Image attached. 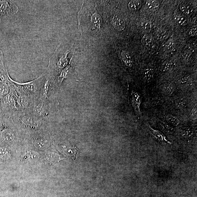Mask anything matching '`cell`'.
<instances>
[{
    "instance_id": "cell-1",
    "label": "cell",
    "mask_w": 197,
    "mask_h": 197,
    "mask_svg": "<svg viewBox=\"0 0 197 197\" xmlns=\"http://www.w3.org/2000/svg\"><path fill=\"white\" fill-rule=\"evenodd\" d=\"M72 54V47L67 44L60 43L49 59L45 70L48 74L56 77L61 70L66 67Z\"/></svg>"
},
{
    "instance_id": "cell-2",
    "label": "cell",
    "mask_w": 197,
    "mask_h": 197,
    "mask_svg": "<svg viewBox=\"0 0 197 197\" xmlns=\"http://www.w3.org/2000/svg\"><path fill=\"white\" fill-rule=\"evenodd\" d=\"M44 72L34 80L25 83L15 81L9 76L12 87L17 93L33 97L35 99L39 98L40 92L44 80Z\"/></svg>"
},
{
    "instance_id": "cell-3",
    "label": "cell",
    "mask_w": 197,
    "mask_h": 197,
    "mask_svg": "<svg viewBox=\"0 0 197 197\" xmlns=\"http://www.w3.org/2000/svg\"><path fill=\"white\" fill-rule=\"evenodd\" d=\"M12 118L17 127L30 130H37L46 123L31 112H20Z\"/></svg>"
},
{
    "instance_id": "cell-4",
    "label": "cell",
    "mask_w": 197,
    "mask_h": 197,
    "mask_svg": "<svg viewBox=\"0 0 197 197\" xmlns=\"http://www.w3.org/2000/svg\"><path fill=\"white\" fill-rule=\"evenodd\" d=\"M53 101L39 98L35 99L32 108L31 112L35 117L46 123L51 119Z\"/></svg>"
},
{
    "instance_id": "cell-5",
    "label": "cell",
    "mask_w": 197,
    "mask_h": 197,
    "mask_svg": "<svg viewBox=\"0 0 197 197\" xmlns=\"http://www.w3.org/2000/svg\"><path fill=\"white\" fill-rule=\"evenodd\" d=\"M0 107L2 115L10 118L21 112L14 97L10 92L1 99Z\"/></svg>"
},
{
    "instance_id": "cell-6",
    "label": "cell",
    "mask_w": 197,
    "mask_h": 197,
    "mask_svg": "<svg viewBox=\"0 0 197 197\" xmlns=\"http://www.w3.org/2000/svg\"><path fill=\"white\" fill-rule=\"evenodd\" d=\"M10 93L14 97L20 111L24 112H31L34 98L33 97L17 93L10 84Z\"/></svg>"
},
{
    "instance_id": "cell-7",
    "label": "cell",
    "mask_w": 197,
    "mask_h": 197,
    "mask_svg": "<svg viewBox=\"0 0 197 197\" xmlns=\"http://www.w3.org/2000/svg\"><path fill=\"white\" fill-rule=\"evenodd\" d=\"M30 141L33 147L40 150L46 149L50 145L49 139L47 135L43 132L33 133L30 136Z\"/></svg>"
},
{
    "instance_id": "cell-8",
    "label": "cell",
    "mask_w": 197,
    "mask_h": 197,
    "mask_svg": "<svg viewBox=\"0 0 197 197\" xmlns=\"http://www.w3.org/2000/svg\"><path fill=\"white\" fill-rule=\"evenodd\" d=\"M19 8L14 2L10 1H0V19L17 14Z\"/></svg>"
},
{
    "instance_id": "cell-9",
    "label": "cell",
    "mask_w": 197,
    "mask_h": 197,
    "mask_svg": "<svg viewBox=\"0 0 197 197\" xmlns=\"http://www.w3.org/2000/svg\"><path fill=\"white\" fill-rule=\"evenodd\" d=\"M132 103L136 111L138 114L140 113V106L141 103V97L140 94L138 92H134L133 94L132 98Z\"/></svg>"
},
{
    "instance_id": "cell-10",
    "label": "cell",
    "mask_w": 197,
    "mask_h": 197,
    "mask_svg": "<svg viewBox=\"0 0 197 197\" xmlns=\"http://www.w3.org/2000/svg\"><path fill=\"white\" fill-rule=\"evenodd\" d=\"M142 43L146 47L150 50H152L155 47L156 43L152 37L149 35H145L142 39Z\"/></svg>"
},
{
    "instance_id": "cell-11",
    "label": "cell",
    "mask_w": 197,
    "mask_h": 197,
    "mask_svg": "<svg viewBox=\"0 0 197 197\" xmlns=\"http://www.w3.org/2000/svg\"><path fill=\"white\" fill-rule=\"evenodd\" d=\"M111 23L114 28L119 30H122L125 28V21L120 17L117 16L114 17Z\"/></svg>"
},
{
    "instance_id": "cell-12",
    "label": "cell",
    "mask_w": 197,
    "mask_h": 197,
    "mask_svg": "<svg viewBox=\"0 0 197 197\" xmlns=\"http://www.w3.org/2000/svg\"><path fill=\"white\" fill-rule=\"evenodd\" d=\"M149 128L150 132H151L153 136L158 139V140L163 142L170 143V142L167 140L164 135L162 132H159L158 130L152 129L151 127H150Z\"/></svg>"
},
{
    "instance_id": "cell-13",
    "label": "cell",
    "mask_w": 197,
    "mask_h": 197,
    "mask_svg": "<svg viewBox=\"0 0 197 197\" xmlns=\"http://www.w3.org/2000/svg\"><path fill=\"white\" fill-rule=\"evenodd\" d=\"M10 91V82L8 83L0 82V99H1L9 93Z\"/></svg>"
},
{
    "instance_id": "cell-14",
    "label": "cell",
    "mask_w": 197,
    "mask_h": 197,
    "mask_svg": "<svg viewBox=\"0 0 197 197\" xmlns=\"http://www.w3.org/2000/svg\"><path fill=\"white\" fill-rule=\"evenodd\" d=\"M10 153L7 148L0 146V160L6 161L10 159Z\"/></svg>"
},
{
    "instance_id": "cell-15",
    "label": "cell",
    "mask_w": 197,
    "mask_h": 197,
    "mask_svg": "<svg viewBox=\"0 0 197 197\" xmlns=\"http://www.w3.org/2000/svg\"><path fill=\"white\" fill-rule=\"evenodd\" d=\"M121 56L125 65L129 67H131L133 64V60L131 56L129 53L122 51L121 53Z\"/></svg>"
},
{
    "instance_id": "cell-16",
    "label": "cell",
    "mask_w": 197,
    "mask_h": 197,
    "mask_svg": "<svg viewBox=\"0 0 197 197\" xmlns=\"http://www.w3.org/2000/svg\"><path fill=\"white\" fill-rule=\"evenodd\" d=\"M145 6L148 9L154 11L159 8L160 3L157 1H147L146 2Z\"/></svg>"
},
{
    "instance_id": "cell-17",
    "label": "cell",
    "mask_w": 197,
    "mask_h": 197,
    "mask_svg": "<svg viewBox=\"0 0 197 197\" xmlns=\"http://www.w3.org/2000/svg\"><path fill=\"white\" fill-rule=\"evenodd\" d=\"M158 125L163 131L168 134H172L174 132L173 128L162 121H159L158 122Z\"/></svg>"
},
{
    "instance_id": "cell-18",
    "label": "cell",
    "mask_w": 197,
    "mask_h": 197,
    "mask_svg": "<svg viewBox=\"0 0 197 197\" xmlns=\"http://www.w3.org/2000/svg\"><path fill=\"white\" fill-rule=\"evenodd\" d=\"M91 21L92 25L98 28L100 27L102 20L101 17L98 14L95 13L91 17Z\"/></svg>"
},
{
    "instance_id": "cell-19",
    "label": "cell",
    "mask_w": 197,
    "mask_h": 197,
    "mask_svg": "<svg viewBox=\"0 0 197 197\" xmlns=\"http://www.w3.org/2000/svg\"><path fill=\"white\" fill-rule=\"evenodd\" d=\"M174 19L177 23L181 25L184 26L189 23V20L186 17L181 15H175Z\"/></svg>"
},
{
    "instance_id": "cell-20",
    "label": "cell",
    "mask_w": 197,
    "mask_h": 197,
    "mask_svg": "<svg viewBox=\"0 0 197 197\" xmlns=\"http://www.w3.org/2000/svg\"><path fill=\"white\" fill-rule=\"evenodd\" d=\"M165 119L168 122L174 126H178L180 123L179 119L172 115H167L165 117Z\"/></svg>"
},
{
    "instance_id": "cell-21",
    "label": "cell",
    "mask_w": 197,
    "mask_h": 197,
    "mask_svg": "<svg viewBox=\"0 0 197 197\" xmlns=\"http://www.w3.org/2000/svg\"><path fill=\"white\" fill-rule=\"evenodd\" d=\"M141 4L140 1H132L128 4V7L130 10L137 11L141 8Z\"/></svg>"
},
{
    "instance_id": "cell-22",
    "label": "cell",
    "mask_w": 197,
    "mask_h": 197,
    "mask_svg": "<svg viewBox=\"0 0 197 197\" xmlns=\"http://www.w3.org/2000/svg\"><path fill=\"white\" fill-rule=\"evenodd\" d=\"M163 89L167 94L171 95L173 93L175 90L174 85L171 83H166L163 86Z\"/></svg>"
},
{
    "instance_id": "cell-23",
    "label": "cell",
    "mask_w": 197,
    "mask_h": 197,
    "mask_svg": "<svg viewBox=\"0 0 197 197\" xmlns=\"http://www.w3.org/2000/svg\"><path fill=\"white\" fill-rule=\"evenodd\" d=\"M180 9L183 13L188 15H191L193 12V9L189 5L182 4L180 6Z\"/></svg>"
},
{
    "instance_id": "cell-24",
    "label": "cell",
    "mask_w": 197,
    "mask_h": 197,
    "mask_svg": "<svg viewBox=\"0 0 197 197\" xmlns=\"http://www.w3.org/2000/svg\"><path fill=\"white\" fill-rule=\"evenodd\" d=\"M143 28L147 31H150L152 29V25L149 21H145L143 22L142 23Z\"/></svg>"
},
{
    "instance_id": "cell-25",
    "label": "cell",
    "mask_w": 197,
    "mask_h": 197,
    "mask_svg": "<svg viewBox=\"0 0 197 197\" xmlns=\"http://www.w3.org/2000/svg\"><path fill=\"white\" fill-rule=\"evenodd\" d=\"M173 67V63L171 61H169L165 63L164 66H163V69L165 70L169 71L172 70Z\"/></svg>"
},
{
    "instance_id": "cell-26",
    "label": "cell",
    "mask_w": 197,
    "mask_h": 197,
    "mask_svg": "<svg viewBox=\"0 0 197 197\" xmlns=\"http://www.w3.org/2000/svg\"><path fill=\"white\" fill-rule=\"evenodd\" d=\"M174 44L171 40L168 41L165 45V48L167 50L170 51L174 49Z\"/></svg>"
},
{
    "instance_id": "cell-27",
    "label": "cell",
    "mask_w": 197,
    "mask_h": 197,
    "mask_svg": "<svg viewBox=\"0 0 197 197\" xmlns=\"http://www.w3.org/2000/svg\"><path fill=\"white\" fill-rule=\"evenodd\" d=\"M197 108L196 107H194L192 108L191 111V114H190V118L192 120H196L197 119Z\"/></svg>"
},
{
    "instance_id": "cell-28",
    "label": "cell",
    "mask_w": 197,
    "mask_h": 197,
    "mask_svg": "<svg viewBox=\"0 0 197 197\" xmlns=\"http://www.w3.org/2000/svg\"><path fill=\"white\" fill-rule=\"evenodd\" d=\"M145 74V77L147 80H149L150 79H152L153 74V72L151 70H146Z\"/></svg>"
},
{
    "instance_id": "cell-29",
    "label": "cell",
    "mask_w": 197,
    "mask_h": 197,
    "mask_svg": "<svg viewBox=\"0 0 197 197\" xmlns=\"http://www.w3.org/2000/svg\"><path fill=\"white\" fill-rule=\"evenodd\" d=\"M158 35L159 38L160 39H164L167 37V33L163 30L159 31Z\"/></svg>"
},
{
    "instance_id": "cell-30",
    "label": "cell",
    "mask_w": 197,
    "mask_h": 197,
    "mask_svg": "<svg viewBox=\"0 0 197 197\" xmlns=\"http://www.w3.org/2000/svg\"><path fill=\"white\" fill-rule=\"evenodd\" d=\"M197 28H194L191 29L189 31V34L191 36H195L197 34Z\"/></svg>"
},
{
    "instance_id": "cell-31",
    "label": "cell",
    "mask_w": 197,
    "mask_h": 197,
    "mask_svg": "<svg viewBox=\"0 0 197 197\" xmlns=\"http://www.w3.org/2000/svg\"><path fill=\"white\" fill-rule=\"evenodd\" d=\"M177 105L179 107L183 108L185 106V103L184 101L179 100L177 102Z\"/></svg>"
},
{
    "instance_id": "cell-32",
    "label": "cell",
    "mask_w": 197,
    "mask_h": 197,
    "mask_svg": "<svg viewBox=\"0 0 197 197\" xmlns=\"http://www.w3.org/2000/svg\"><path fill=\"white\" fill-rule=\"evenodd\" d=\"M189 77H184L183 79H181L180 82L181 83H184L186 82L188 80H189Z\"/></svg>"
}]
</instances>
